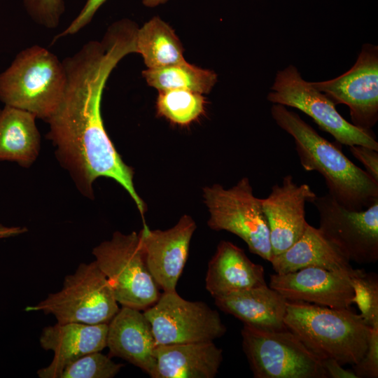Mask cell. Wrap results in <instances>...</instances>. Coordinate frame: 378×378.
<instances>
[{
  "mask_svg": "<svg viewBox=\"0 0 378 378\" xmlns=\"http://www.w3.org/2000/svg\"><path fill=\"white\" fill-rule=\"evenodd\" d=\"M203 191L210 214L209 227L238 236L251 253L270 262L273 255L262 199L254 195L248 178H242L228 189L214 184Z\"/></svg>",
  "mask_w": 378,
  "mask_h": 378,
  "instance_id": "8",
  "label": "cell"
},
{
  "mask_svg": "<svg viewBox=\"0 0 378 378\" xmlns=\"http://www.w3.org/2000/svg\"><path fill=\"white\" fill-rule=\"evenodd\" d=\"M153 378H214L223 350L213 341L158 345Z\"/></svg>",
  "mask_w": 378,
  "mask_h": 378,
  "instance_id": "19",
  "label": "cell"
},
{
  "mask_svg": "<svg viewBox=\"0 0 378 378\" xmlns=\"http://www.w3.org/2000/svg\"><path fill=\"white\" fill-rule=\"evenodd\" d=\"M108 324L57 323L45 327L39 343L54 353L50 363L37 371L40 378H60L66 366L91 352L102 351L107 346Z\"/></svg>",
  "mask_w": 378,
  "mask_h": 378,
  "instance_id": "16",
  "label": "cell"
},
{
  "mask_svg": "<svg viewBox=\"0 0 378 378\" xmlns=\"http://www.w3.org/2000/svg\"><path fill=\"white\" fill-rule=\"evenodd\" d=\"M311 84L335 105L347 106L354 125L372 131L378 121V46L363 44L350 69L335 78Z\"/></svg>",
  "mask_w": 378,
  "mask_h": 378,
  "instance_id": "12",
  "label": "cell"
},
{
  "mask_svg": "<svg viewBox=\"0 0 378 378\" xmlns=\"http://www.w3.org/2000/svg\"><path fill=\"white\" fill-rule=\"evenodd\" d=\"M123 365L94 351L79 358L65 368L60 378H112L120 371Z\"/></svg>",
  "mask_w": 378,
  "mask_h": 378,
  "instance_id": "27",
  "label": "cell"
},
{
  "mask_svg": "<svg viewBox=\"0 0 378 378\" xmlns=\"http://www.w3.org/2000/svg\"><path fill=\"white\" fill-rule=\"evenodd\" d=\"M195 229L194 220L184 215L168 230H150L144 225L141 230L147 267L158 287L164 292L176 291Z\"/></svg>",
  "mask_w": 378,
  "mask_h": 378,
  "instance_id": "15",
  "label": "cell"
},
{
  "mask_svg": "<svg viewBox=\"0 0 378 378\" xmlns=\"http://www.w3.org/2000/svg\"><path fill=\"white\" fill-rule=\"evenodd\" d=\"M267 99L303 112L340 144L360 145L378 150V141L372 131L358 128L344 119L335 104L305 80L293 64L276 72Z\"/></svg>",
  "mask_w": 378,
  "mask_h": 378,
  "instance_id": "9",
  "label": "cell"
},
{
  "mask_svg": "<svg viewBox=\"0 0 378 378\" xmlns=\"http://www.w3.org/2000/svg\"><path fill=\"white\" fill-rule=\"evenodd\" d=\"M266 284L262 265L252 262L232 242H219L205 278L206 289L214 299Z\"/></svg>",
  "mask_w": 378,
  "mask_h": 378,
  "instance_id": "18",
  "label": "cell"
},
{
  "mask_svg": "<svg viewBox=\"0 0 378 378\" xmlns=\"http://www.w3.org/2000/svg\"><path fill=\"white\" fill-rule=\"evenodd\" d=\"M349 148L351 154L363 164L365 172L378 182V150L360 145L351 146Z\"/></svg>",
  "mask_w": 378,
  "mask_h": 378,
  "instance_id": "31",
  "label": "cell"
},
{
  "mask_svg": "<svg viewBox=\"0 0 378 378\" xmlns=\"http://www.w3.org/2000/svg\"><path fill=\"white\" fill-rule=\"evenodd\" d=\"M92 253L122 307L145 310L159 299V287L147 267L140 232H115Z\"/></svg>",
  "mask_w": 378,
  "mask_h": 378,
  "instance_id": "5",
  "label": "cell"
},
{
  "mask_svg": "<svg viewBox=\"0 0 378 378\" xmlns=\"http://www.w3.org/2000/svg\"><path fill=\"white\" fill-rule=\"evenodd\" d=\"M25 9L38 25L47 29L58 27L64 12L63 0H23Z\"/></svg>",
  "mask_w": 378,
  "mask_h": 378,
  "instance_id": "28",
  "label": "cell"
},
{
  "mask_svg": "<svg viewBox=\"0 0 378 378\" xmlns=\"http://www.w3.org/2000/svg\"><path fill=\"white\" fill-rule=\"evenodd\" d=\"M316 196L308 184L298 185L288 174L283 177L281 185L274 184L269 195L262 199L273 255L287 250L302 236L308 223L305 204Z\"/></svg>",
  "mask_w": 378,
  "mask_h": 378,
  "instance_id": "14",
  "label": "cell"
},
{
  "mask_svg": "<svg viewBox=\"0 0 378 378\" xmlns=\"http://www.w3.org/2000/svg\"><path fill=\"white\" fill-rule=\"evenodd\" d=\"M65 85L62 61L34 45L20 51L0 74V100L46 122L59 106Z\"/></svg>",
  "mask_w": 378,
  "mask_h": 378,
  "instance_id": "4",
  "label": "cell"
},
{
  "mask_svg": "<svg viewBox=\"0 0 378 378\" xmlns=\"http://www.w3.org/2000/svg\"><path fill=\"white\" fill-rule=\"evenodd\" d=\"M328 378H357L353 370L345 369L332 358L322 360Z\"/></svg>",
  "mask_w": 378,
  "mask_h": 378,
  "instance_id": "32",
  "label": "cell"
},
{
  "mask_svg": "<svg viewBox=\"0 0 378 378\" xmlns=\"http://www.w3.org/2000/svg\"><path fill=\"white\" fill-rule=\"evenodd\" d=\"M136 53L147 69H156L185 60L181 41L174 29L158 16L137 29Z\"/></svg>",
  "mask_w": 378,
  "mask_h": 378,
  "instance_id": "23",
  "label": "cell"
},
{
  "mask_svg": "<svg viewBox=\"0 0 378 378\" xmlns=\"http://www.w3.org/2000/svg\"><path fill=\"white\" fill-rule=\"evenodd\" d=\"M287 300L267 284L215 299L216 305L246 324L267 330H287Z\"/></svg>",
  "mask_w": 378,
  "mask_h": 378,
  "instance_id": "20",
  "label": "cell"
},
{
  "mask_svg": "<svg viewBox=\"0 0 378 378\" xmlns=\"http://www.w3.org/2000/svg\"><path fill=\"white\" fill-rule=\"evenodd\" d=\"M36 117L27 111L5 105L0 110V160L29 167L36 160L40 134Z\"/></svg>",
  "mask_w": 378,
  "mask_h": 378,
  "instance_id": "22",
  "label": "cell"
},
{
  "mask_svg": "<svg viewBox=\"0 0 378 378\" xmlns=\"http://www.w3.org/2000/svg\"><path fill=\"white\" fill-rule=\"evenodd\" d=\"M168 0H142L144 6L150 8L158 6L160 4H164Z\"/></svg>",
  "mask_w": 378,
  "mask_h": 378,
  "instance_id": "34",
  "label": "cell"
},
{
  "mask_svg": "<svg viewBox=\"0 0 378 378\" xmlns=\"http://www.w3.org/2000/svg\"><path fill=\"white\" fill-rule=\"evenodd\" d=\"M284 323L319 358L342 365H354L363 357L371 330L352 309L299 301L287 300Z\"/></svg>",
  "mask_w": 378,
  "mask_h": 378,
  "instance_id": "3",
  "label": "cell"
},
{
  "mask_svg": "<svg viewBox=\"0 0 378 378\" xmlns=\"http://www.w3.org/2000/svg\"><path fill=\"white\" fill-rule=\"evenodd\" d=\"M137 27L128 19L109 26L101 41H90L62 60L66 85L62 99L46 121L47 137L78 188L93 196L94 181L104 176L117 181L135 202L142 218L146 204L135 190L133 169L115 150L105 130L101 101L107 79L126 55L136 53Z\"/></svg>",
  "mask_w": 378,
  "mask_h": 378,
  "instance_id": "1",
  "label": "cell"
},
{
  "mask_svg": "<svg viewBox=\"0 0 378 378\" xmlns=\"http://www.w3.org/2000/svg\"><path fill=\"white\" fill-rule=\"evenodd\" d=\"M351 270L331 271L311 267L284 274L275 273L270 277L269 286L288 301L351 309L354 291L349 279Z\"/></svg>",
  "mask_w": 378,
  "mask_h": 378,
  "instance_id": "13",
  "label": "cell"
},
{
  "mask_svg": "<svg viewBox=\"0 0 378 378\" xmlns=\"http://www.w3.org/2000/svg\"><path fill=\"white\" fill-rule=\"evenodd\" d=\"M276 274L293 272L305 267H321L331 271H349L350 260L318 228L306 225L290 247L273 255L270 262Z\"/></svg>",
  "mask_w": 378,
  "mask_h": 378,
  "instance_id": "21",
  "label": "cell"
},
{
  "mask_svg": "<svg viewBox=\"0 0 378 378\" xmlns=\"http://www.w3.org/2000/svg\"><path fill=\"white\" fill-rule=\"evenodd\" d=\"M271 115L294 139L302 168L317 172L329 193L350 210L360 211L378 200V182L350 160L335 144L321 136L310 125L286 106L273 104Z\"/></svg>",
  "mask_w": 378,
  "mask_h": 378,
  "instance_id": "2",
  "label": "cell"
},
{
  "mask_svg": "<svg viewBox=\"0 0 378 378\" xmlns=\"http://www.w3.org/2000/svg\"><path fill=\"white\" fill-rule=\"evenodd\" d=\"M352 370L357 378L378 377V323L371 327L366 351Z\"/></svg>",
  "mask_w": 378,
  "mask_h": 378,
  "instance_id": "29",
  "label": "cell"
},
{
  "mask_svg": "<svg viewBox=\"0 0 378 378\" xmlns=\"http://www.w3.org/2000/svg\"><path fill=\"white\" fill-rule=\"evenodd\" d=\"M311 203L318 214V229L350 261H377L378 200L360 211L346 209L329 193L316 195Z\"/></svg>",
  "mask_w": 378,
  "mask_h": 378,
  "instance_id": "11",
  "label": "cell"
},
{
  "mask_svg": "<svg viewBox=\"0 0 378 378\" xmlns=\"http://www.w3.org/2000/svg\"><path fill=\"white\" fill-rule=\"evenodd\" d=\"M242 348L255 378H328L322 360L290 330L244 324Z\"/></svg>",
  "mask_w": 378,
  "mask_h": 378,
  "instance_id": "7",
  "label": "cell"
},
{
  "mask_svg": "<svg viewBox=\"0 0 378 378\" xmlns=\"http://www.w3.org/2000/svg\"><path fill=\"white\" fill-rule=\"evenodd\" d=\"M27 231V230L24 227L6 226L0 223V239L18 236Z\"/></svg>",
  "mask_w": 378,
  "mask_h": 378,
  "instance_id": "33",
  "label": "cell"
},
{
  "mask_svg": "<svg viewBox=\"0 0 378 378\" xmlns=\"http://www.w3.org/2000/svg\"><path fill=\"white\" fill-rule=\"evenodd\" d=\"M205 99L202 94L187 90L159 91L156 102L158 113L171 122L186 125L204 112Z\"/></svg>",
  "mask_w": 378,
  "mask_h": 378,
  "instance_id": "25",
  "label": "cell"
},
{
  "mask_svg": "<svg viewBox=\"0 0 378 378\" xmlns=\"http://www.w3.org/2000/svg\"><path fill=\"white\" fill-rule=\"evenodd\" d=\"M106 347L110 356L129 362L153 378L157 343L141 310L122 306L108 324Z\"/></svg>",
  "mask_w": 378,
  "mask_h": 378,
  "instance_id": "17",
  "label": "cell"
},
{
  "mask_svg": "<svg viewBox=\"0 0 378 378\" xmlns=\"http://www.w3.org/2000/svg\"><path fill=\"white\" fill-rule=\"evenodd\" d=\"M142 75L148 85L158 91L187 90L202 94L210 92L218 79L214 71L198 67L186 60L160 68L147 69Z\"/></svg>",
  "mask_w": 378,
  "mask_h": 378,
  "instance_id": "24",
  "label": "cell"
},
{
  "mask_svg": "<svg viewBox=\"0 0 378 378\" xmlns=\"http://www.w3.org/2000/svg\"><path fill=\"white\" fill-rule=\"evenodd\" d=\"M106 0H87L81 10L61 33L55 36L52 42L60 38L73 35L87 26L96 12Z\"/></svg>",
  "mask_w": 378,
  "mask_h": 378,
  "instance_id": "30",
  "label": "cell"
},
{
  "mask_svg": "<svg viewBox=\"0 0 378 378\" xmlns=\"http://www.w3.org/2000/svg\"><path fill=\"white\" fill-rule=\"evenodd\" d=\"M112 288L96 262L80 263L62 288L27 311L52 314L57 323H108L119 311Z\"/></svg>",
  "mask_w": 378,
  "mask_h": 378,
  "instance_id": "6",
  "label": "cell"
},
{
  "mask_svg": "<svg viewBox=\"0 0 378 378\" xmlns=\"http://www.w3.org/2000/svg\"><path fill=\"white\" fill-rule=\"evenodd\" d=\"M144 314L157 346L214 341L227 330L216 310L204 302L185 300L176 291L164 292Z\"/></svg>",
  "mask_w": 378,
  "mask_h": 378,
  "instance_id": "10",
  "label": "cell"
},
{
  "mask_svg": "<svg viewBox=\"0 0 378 378\" xmlns=\"http://www.w3.org/2000/svg\"><path fill=\"white\" fill-rule=\"evenodd\" d=\"M349 279L354 291V303L364 322L372 327L378 323V277L375 273L352 269Z\"/></svg>",
  "mask_w": 378,
  "mask_h": 378,
  "instance_id": "26",
  "label": "cell"
}]
</instances>
